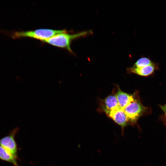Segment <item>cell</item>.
<instances>
[{
  "mask_svg": "<svg viewBox=\"0 0 166 166\" xmlns=\"http://www.w3.org/2000/svg\"><path fill=\"white\" fill-rule=\"evenodd\" d=\"M154 62L148 57H143L139 59L132 67L140 68L153 64Z\"/></svg>",
  "mask_w": 166,
  "mask_h": 166,
  "instance_id": "cell-10",
  "label": "cell"
},
{
  "mask_svg": "<svg viewBox=\"0 0 166 166\" xmlns=\"http://www.w3.org/2000/svg\"><path fill=\"white\" fill-rule=\"evenodd\" d=\"M15 39L22 38H30L41 41L46 40L58 34L68 32L66 30H54L42 29L25 31L10 32L1 30V32Z\"/></svg>",
  "mask_w": 166,
  "mask_h": 166,
  "instance_id": "cell-1",
  "label": "cell"
},
{
  "mask_svg": "<svg viewBox=\"0 0 166 166\" xmlns=\"http://www.w3.org/2000/svg\"><path fill=\"white\" fill-rule=\"evenodd\" d=\"M117 89V92L115 93L116 96L119 107L123 109L127 105L134 101L135 95L123 91L118 86Z\"/></svg>",
  "mask_w": 166,
  "mask_h": 166,
  "instance_id": "cell-7",
  "label": "cell"
},
{
  "mask_svg": "<svg viewBox=\"0 0 166 166\" xmlns=\"http://www.w3.org/2000/svg\"><path fill=\"white\" fill-rule=\"evenodd\" d=\"M91 30L84 31L75 34L62 33L56 35L42 42L53 45L65 49L73 53L71 48V44L73 41L77 38L86 36L92 34Z\"/></svg>",
  "mask_w": 166,
  "mask_h": 166,
  "instance_id": "cell-2",
  "label": "cell"
},
{
  "mask_svg": "<svg viewBox=\"0 0 166 166\" xmlns=\"http://www.w3.org/2000/svg\"><path fill=\"white\" fill-rule=\"evenodd\" d=\"M119 107L114 92L100 101L99 109V111L107 114L111 111Z\"/></svg>",
  "mask_w": 166,
  "mask_h": 166,
  "instance_id": "cell-5",
  "label": "cell"
},
{
  "mask_svg": "<svg viewBox=\"0 0 166 166\" xmlns=\"http://www.w3.org/2000/svg\"><path fill=\"white\" fill-rule=\"evenodd\" d=\"M157 67L156 64H152L140 68L133 67L128 68L127 71L129 73H134L140 76H146L152 74Z\"/></svg>",
  "mask_w": 166,
  "mask_h": 166,
  "instance_id": "cell-8",
  "label": "cell"
},
{
  "mask_svg": "<svg viewBox=\"0 0 166 166\" xmlns=\"http://www.w3.org/2000/svg\"><path fill=\"white\" fill-rule=\"evenodd\" d=\"M18 130V128L16 127L11 130L7 135L0 139V145L18 159V148L15 137Z\"/></svg>",
  "mask_w": 166,
  "mask_h": 166,
  "instance_id": "cell-4",
  "label": "cell"
},
{
  "mask_svg": "<svg viewBox=\"0 0 166 166\" xmlns=\"http://www.w3.org/2000/svg\"><path fill=\"white\" fill-rule=\"evenodd\" d=\"M161 108L164 112L166 116V104L164 106H161Z\"/></svg>",
  "mask_w": 166,
  "mask_h": 166,
  "instance_id": "cell-11",
  "label": "cell"
},
{
  "mask_svg": "<svg viewBox=\"0 0 166 166\" xmlns=\"http://www.w3.org/2000/svg\"><path fill=\"white\" fill-rule=\"evenodd\" d=\"M0 159L10 163L14 166H19L17 162L18 159L12 155L0 145Z\"/></svg>",
  "mask_w": 166,
  "mask_h": 166,
  "instance_id": "cell-9",
  "label": "cell"
},
{
  "mask_svg": "<svg viewBox=\"0 0 166 166\" xmlns=\"http://www.w3.org/2000/svg\"><path fill=\"white\" fill-rule=\"evenodd\" d=\"M106 115L121 127L123 133L124 128L129 123L124 110L119 107L111 111Z\"/></svg>",
  "mask_w": 166,
  "mask_h": 166,
  "instance_id": "cell-6",
  "label": "cell"
},
{
  "mask_svg": "<svg viewBox=\"0 0 166 166\" xmlns=\"http://www.w3.org/2000/svg\"><path fill=\"white\" fill-rule=\"evenodd\" d=\"M123 110L129 123L134 124L144 112L146 108L135 95L134 101L127 105Z\"/></svg>",
  "mask_w": 166,
  "mask_h": 166,
  "instance_id": "cell-3",
  "label": "cell"
}]
</instances>
